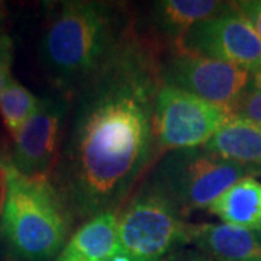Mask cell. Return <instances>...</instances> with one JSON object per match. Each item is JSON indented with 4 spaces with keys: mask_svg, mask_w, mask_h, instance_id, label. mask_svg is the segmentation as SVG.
<instances>
[{
    "mask_svg": "<svg viewBox=\"0 0 261 261\" xmlns=\"http://www.w3.org/2000/svg\"><path fill=\"white\" fill-rule=\"evenodd\" d=\"M119 248L118 214L108 212L79 225L54 261H106Z\"/></svg>",
    "mask_w": 261,
    "mask_h": 261,
    "instance_id": "13",
    "label": "cell"
},
{
    "mask_svg": "<svg viewBox=\"0 0 261 261\" xmlns=\"http://www.w3.org/2000/svg\"><path fill=\"white\" fill-rule=\"evenodd\" d=\"M233 8L238 13L247 19V22L255 31V34L261 39V0H244L233 2Z\"/></svg>",
    "mask_w": 261,
    "mask_h": 261,
    "instance_id": "17",
    "label": "cell"
},
{
    "mask_svg": "<svg viewBox=\"0 0 261 261\" xmlns=\"http://www.w3.org/2000/svg\"><path fill=\"white\" fill-rule=\"evenodd\" d=\"M161 261H215L199 250H174Z\"/></svg>",
    "mask_w": 261,
    "mask_h": 261,
    "instance_id": "19",
    "label": "cell"
},
{
    "mask_svg": "<svg viewBox=\"0 0 261 261\" xmlns=\"http://www.w3.org/2000/svg\"><path fill=\"white\" fill-rule=\"evenodd\" d=\"M185 218L163 189L145 178L118 212V241L138 261H161L185 245Z\"/></svg>",
    "mask_w": 261,
    "mask_h": 261,
    "instance_id": "5",
    "label": "cell"
},
{
    "mask_svg": "<svg viewBox=\"0 0 261 261\" xmlns=\"http://www.w3.org/2000/svg\"><path fill=\"white\" fill-rule=\"evenodd\" d=\"M0 240L12 261H54L75 222L51 178L28 177L0 159Z\"/></svg>",
    "mask_w": 261,
    "mask_h": 261,
    "instance_id": "3",
    "label": "cell"
},
{
    "mask_svg": "<svg viewBox=\"0 0 261 261\" xmlns=\"http://www.w3.org/2000/svg\"><path fill=\"white\" fill-rule=\"evenodd\" d=\"M161 82L207 102L231 108L252 83V73L232 63L166 48L161 57Z\"/></svg>",
    "mask_w": 261,
    "mask_h": 261,
    "instance_id": "7",
    "label": "cell"
},
{
    "mask_svg": "<svg viewBox=\"0 0 261 261\" xmlns=\"http://www.w3.org/2000/svg\"><path fill=\"white\" fill-rule=\"evenodd\" d=\"M168 49L232 63L252 75L261 71V39L233 8V2L228 12L195 25Z\"/></svg>",
    "mask_w": 261,
    "mask_h": 261,
    "instance_id": "9",
    "label": "cell"
},
{
    "mask_svg": "<svg viewBox=\"0 0 261 261\" xmlns=\"http://www.w3.org/2000/svg\"><path fill=\"white\" fill-rule=\"evenodd\" d=\"M13 61V42L6 34H0V93L10 79V67Z\"/></svg>",
    "mask_w": 261,
    "mask_h": 261,
    "instance_id": "18",
    "label": "cell"
},
{
    "mask_svg": "<svg viewBox=\"0 0 261 261\" xmlns=\"http://www.w3.org/2000/svg\"><path fill=\"white\" fill-rule=\"evenodd\" d=\"M39 99L25 86L10 77L0 93V115L9 135L15 140L35 113Z\"/></svg>",
    "mask_w": 261,
    "mask_h": 261,
    "instance_id": "15",
    "label": "cell"
},
{
    "mask_svg": "<svg viewBox=\"0 0 261 261\" xmlns=\"http://www.w3.org/2000/svg\"><path fill=\"white\" fill-rule=\"evenodd\" d=\"M185 244L215 261H260L261 232L228 224H187Z\"/></svg>",
    "mask_w": 261,
    "mask_h": 261,
    "instance_id": "11",
    "label": "cell"
},
{
    "mask_svg": "<svg viewBox=\"0 0 261 261\" xmlns=\"http://www.w3.org/2000/svg\"><path fill=\"white\" fill-rule=\"evenodd\" d=\"M68 111L70 100L64 94L39 99L35 113L13 140L12 166L28 177L51 178L63 148Z\"/></svg>",
    "mask_w": 261,
    "mask_h": 261,
    "instance_id": "8",
    "label": "cell"
},
{
    "mask_svg": "<svg viewBox=\"0 0 261 261\" xmlns=\"http://www.w3.org/2000/svg\"><path fill=\"white\" fill-rule=\"evenodd\" d=\"M233 118L229 106L215 105L163 84L155 106V135L160 155L163 157L176 149L203 147Z\"/></svg>",
    "mask_w": 261,
    "mask_h": 261,
    "instance_id": "6",
    "label": "cell"
},
{
    "mask_svg": "<svg viewBox=\"0 0 261 261\" xmlns=\"http://www.w3.org/2000/svg\"><path fill=\"white\" fill-rule=\"evenodd\" d=\"M235 118H241L261 126V86L252 82L231 105Z\"/></svg>",
    "mask_w": 261,
    "mask_h": 261,
    "instance_id": "16",
    "label": "cell"
},
{
    "mask_svg": "<svg viewBox=\"0 0 261 261\" xmlns=\"http://www.w3.org/2000/svg\"><path fill=\"white\" fill-rule=\"evenodd\" d=\"M164 49L138 28L92 80L68 96L64 142L51 181L75 225L118 214L161 159L155 106Z\"/></svg>",
    "mask_w": 261,
    "mask_h": 261,
    "instance_id": "1",
    "label": "cell"
},
{
    "mask_svg": "<svg viewBox=\"0 0 261 261\" xmlns=\"http://www.w3.org/2000/svg\"><path fill=\"white\" fill-rule=\"evenodd\" d=\"M106 261H138V260H135L130 254H128L126 251H123L122 248H119L118 251L115 252L113 255H111V257H109Z\"/></svg>",
    "mask_w": 261,
    "mask_h": 261,
    "instance_id": "20",
    "label": "cell"
},
{
    "mask_svg": "<svg viewBox=\"0 0 261 261\" xmlns=\"http://www.w3.org/2000/svg\"><path fill=\"white\" fill-rule=\"evenodd\" d=\"M232 8V2L218 0H157L151 3L148 32L161 45L174 47L195 25L219 16Z\"/></svg>",
    "mask_w": 261,
    "mask_h": 261,
    "instance_id": "10",
    "label": "cell"
},
{
    "mask_svg": "<svg viewBox=\"0 0 261 261\" xmlns=\"http://www.w3.org/2000/svg\"><path fill=\"white\" fill-rule=\"evenodd\" d=\"M260 261H261V260H260Z\"/></svg>",
    "mask_w": 261,
    "mask_h": 261,
    "instance_id": "25",
    "label": "cell"
},
{
    "mask_svg": "<svg viewBox=\"0 0 261 261\" xmlns=\"http://www.w3.org/2000/svg\"><path fill=\"white\" fill-rule=\"evenodd\" d=\"M2 244H3V243H2V240H0V247H2Z\"/></svg>",
    "mask_w": 261,
    "mask_h": 261,
    "instance_id": "24",
    "label": "cell"
},
{
    "mask_svg": "<svg viewBox=\"0 0 261 261\" xmlns=\"http://www.w3.org/2000/svg\"><path fill=\"white\" fill-rule=\"evenodd\" d=\"M207 211L224 224L261 232V181L244 177L219 196Z\"/></svg>",
    "mask_w": 261,
    "mask_h": 261,
    "instance_id": "14",
    "label": "cell"
},
{
    "mask_svg": "<svg viewBox=\"0 0 261 261\" xmlns=\"http://www.w3.org/2000/svg\"><path fill=\"white\" fill-rule=\"evenodd\" d=\"M138 29L119 2H60L48 16L38 56L57 93L70 96L92 80Z\"/></svg>",
    "mask_w": 261,
    "mask_h": 261,
    "instance_id": "2",
    "label": "cell"
},
{
    "mask_svg": "<svg viewBox=\"0 0 261 261\" xmlns=\"http://www.w3.org/2000/svg\"><path fill=\"white\" fill-rule=\"evenodd\" d=\"M149 176L185 219L196 211L207 209L241 178L251 177L243 167L203 147L170 151L159 160Z\"/></svg>",
    "mask_w": 261,
    "mask_h": 261,
    "instance_id": "4",
    "label": "cell"
},
{
    "mask_svg": "<svg viewBox=\"0 0 261 261\" xmlns=\"http://www.w3.org/2000/svg\"><path fill=\"white\" fill-rule=\"evenodd\" d=\"M5 16H6V6H5V3H3V2H0V25H2V22H3Z\"/></svg>",
    "mask_w": 261,
    "mask_h": 261,
    "instance_id": "21",
    "label": "cell"
},
{
    "mask_svg": "<svg viewBox=\"0 0 261 261\" xmlns=\"http://www.w3.org/2000/svg\"><path fill=\"white\" fill-rule=\"evenodd\" d=\"M2 192H3V186H2V173H0V205H2Z\"/></svg>",
    "mask_w": 261,
    "mask_h": 261,
    "instance_id": "23",
    "label": "cell"
},
{
    "mask_svg": "<svg viewBox=\"0 0 261 261\" xmlns=\"http://www.w3.org/2000/svg\"><path fill=\"white\" fill-rule=\"evenodd\" d=\"M216 157L243 167L251 177L261 176V126L233 118L203 145Z\"/></svg>",
    "mask_w": 261,
    "mask_h": 261,
    "instance_id": "12",
    "label": "cell"
},
{
    "mask_svg": "<svg viewBox=\"0 0 261 261\" xmlns=\"http://www.w3.org/2000/svg\"><path fill=\"white\" fill-rule=\"evenodd\" d=\"M252 82L255 84H258V86H261V71L258 73V74L252 75Z\"/></svg>",
    "mask_w": 261,
    "mask_h": 261,
    "instance_id": "22",
    "label": "cell"
}]
</instances>
